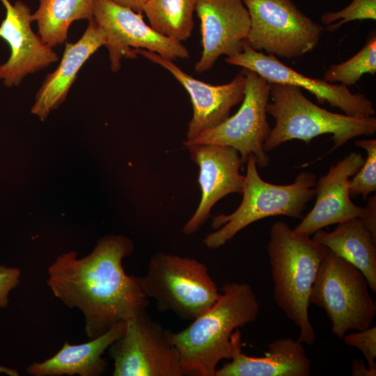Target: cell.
<instances>
[{
    "instance_id": "7402d4cb",
    "label": "cell",
    "mask_w": 376,
    "mask_h": 376,
    "mask_svg": "<svg viewBox=\"0 0 376 376\" xmlns=\"http://www.w3.org/2000/svg\"><path fill=\"white\" fill-rule=\"evenodd\" d=\"M95 0H39V6L32 14L37 22L38 36L54 48L66 42L72 23L93 17Z\"/></svg>"
},
{
    "instance_id": "7c38bea8",
    "label": "cell",
    "mask_w": 376,
    "mask_h": 376,
    "mask_svg": "<svg viewBox=\"0 0 376 376\" xmlns=\"http://www.w3.org/2000/svg\"><path fill=\"white\" fill-rule=\"evenodd\" d=\"M225 61L230 65L255 72L269 83L303 88L314 95L319 104L327 102L348 116L366 118L375 115L373 103L364 95L352 93L342 84L334 85L323 79L309 78L287 66L274 55L252 49L246 40L240 53L226 57Z\"/></svg>"
},
{
    "instance_id": "4fadbf2b",
    "label": "cell",
    "mask_w": 376,
    "mask_h": 376,
    "mask_svg": "<svg viewBox=\"0 0 376 376\" xmlns=\"http://www.w3.org/2000/svg\"><path fill=\"white\" fill-rule=\"evenodd\" d=\"M134 53L168 70L189 95L193 115L188 123L185 141L192 140L201 132L221 124L230 116L231 109L243 100L246 76L242 72L227 84L212 85L191 77L173 61L155 52L138 49Z\"/></svg>"
},
{
    "instance_id": "9c48e42d",
    "label": "cell",
    "mask_w": 376,
    "mask_h": 376,
    "mask_svg": "<svg viewBox=\"0 0 376 376\" xmlns=\"http://www.w3.org/2000/svg\"><path fill=\"white\" fill-rule=\"evenodd\" d=\"M246 76L244 96L238 111L219 125L205 130L183 144H212L235 149L243 164L253 155L258 166L265 167L269 157L264 143L271 127L267 118L269 97V83L255 72L243 68Z\"/></svg>"
},
{
    "instance_id": "d4e9b609",
    "label": "cell",
    "mask_w": 376,
    "mask_h": 376,
    "mask_svg": "<svg viewBox=\"0 0 376 376\" xmlns=\"http://www.w3.org/2000/svg\"><path fill=\"white\" fill-rule=\"evenodd\" d=\"M355 146L363 148L367 155L361 167L349 182V194L352 198L362 196L366 201L376 190V139L357 140Z\"/></svg>"
},
{
    "instance_id": "4316f807",
    "label": "cell",
    "mask_w": 376,
    "mask_h": 376,
    "mask_svg": "<svg viewBox=\"0 0 376 376\" xmlns=\"http://www.w3.org/2000/svg\"><path fill=\"white\" fill-rule=\"evenodd\" d=\"M343 342L357 347L365 357L369 369L376 371V327L358 331L355 333L345 334Z\"/></svg>"
},
{
    "instance_id": "7a4b0ae2",
    "label": "cell",
    "mask_w": 376,
    "mask_h": 376,
    "mask_svg": "<svg viewBox=\"0 0 376 376\" xmlns=\"http://www.w3.org/2000/svg\"><path fill=\"white\" fill-rule=\"evenodd\" d=\"M221 292L185 329L170 331L184 375L214 376L219 363L231 358L233 333L258 316L260 304L249 283H226Z\"/></svg>"
},
{
    "instance_id": "83f0119b",
    "label": "cell",
    "mask_w": 376,
    "mask_h": 376,
    "mask_svg": "<svg viewBox=\"0 0 376 376\" xmlns=\"http://www.w3.org/2000/svg\"><path fill=\"white\" fill-rule=\"evenodd\" d=\"M20 276L18 268L0 265V308L8 306L9 294L19 285Z\"/></svg>"
},
{
    "instance_id": "e0dca14e",
    "label": "cell",
    "mask_w": 376,
    "mask_h": 376,
    "mask_svg": "<svg viewBox=\"0 0 376 376\" xmlns=\"http://www.w3.org/2000/svg\"><path fill=\"white\" fill-rule=\"evenodd\" d=\"M363 162L361 153L352 152L315 182L314 206L293 228L295 233L311 236L330 225L366 217V207L355 205L349 194V178L357 173Z\"/></svg>"
},
{
    "instance_id": "5bb4252c",
    "label": "cell",
    "mask_w": 376,
    "mask_h": 376,
    "mask_svg": "<svg viewBox=\"0 0 376 376\" xmlns=\"http://www.w3.org/2000/svg\"><path fill=\"white\" fill-rule=\"evenodd\" d=\"M6 10L0 24V38L10 47L8 60L0 65V80L8 87L17 86L29 74L36 72L58 60L53 48L31 29L29 6L17 1L0 0Z\"/></svg>"
},
{
    "instance_id": "f546056e",
    "label": "cell",
    "mask_w": 376,
    "mask_h": 376,
    "mask_svg": "<svg viewBox=\"0 0 376 376\" xmlns=\"http://www.w3.org/2000/svg\"><path fill=\"white\" fill-rule=\"evenodd\" d=\"M352 376H375L376 371L366 368L361 359H354L351 363Z\"/></svg>"
},
{
    "instance_id": "6da1fadb",
    "label": "cell",
    "mask_w": 376,
    "mask_h": 376,
    "mask_svg": "<svg viewBox=\"0 0 376 376\" xmlns=\"http://www.w3.org/2000/svg\"><path fill=\"white\" fill-rule=\"evenodd\" d=\"M133 250L127 237L108 235L98 240L90 254L78 258L70 251L48 267L47 285L64 304L83 313L90 339L146 311L149 300L141 277L127 274L122 264Z\"/></svg>"
},
{
    "instance_id": "277c9868",
    "label": "cell",
    "mask_w": 376,
    "mask_h": 376,
    "mask_svg": "<svg viewBox=\"0 0 376 376\" xmlns=\"http://www.w3.org/2000/svg\"><path fill=\"white\" fill-rule=\"evenodd\" d=\"M269 97L272 102L266 111L276 124L264 143L267 152L288 141L299 139L308 144L320 135L331 134L334 146L327 155L353 138L376 131L375 117L357 118L331 112L310 101L295 86L269 83Z\"/></svg>"
},
{
    "instance_id": "44dd1931",
    "label": "cell",
    "mask_w": 376,
    "mask_h": 376,
    "mask_svg": "<svg viewBox=\"0 0 376 376\" xmlns=\"http://www.w3.org/2000/svg\"><path fill=\"white\" fill-rule=\"evenodd\" d=\"M312 239L358 268L376 292V237L361 218L338 224L333 231L320 229Z\"/></svg>"
},
{
    "instance_id": "52a82bcc",
    "label": "cell",
    "mask_w": 376,
    "mask_h": 376,
    "mask_svg": "<svg viewBox=\"0 0 376 376\" xmlns=\"http://www.w3.org/2000/svg\"><path fill=\"white\" fill-rule=\"evenodd\" d=\"M369 288L358 268L328 250L313 283L310 304L325 311L333 334L342 338L348 331L368 329L373 322L376 304Z\"/></svg>"
},
{
    "instance_id": "f1b7e54d",
    "label": "cell",
    "mask_w": 376,
    "mask_h": 376,
    "mask_svg": "<svg viewBox=\"0 0 376 376\" xmlns=\"http://www.w3.org/2000/svg\"><path fill=\"white\" fill-rule=\"evenodd\" d=\"M366 217L362 219L367 228L376 237V197L375 195L368 198Z\"/></svg>"
},
{
    "instance_id": "8fae6325",
    "label": "cell",
    "mask_w": 376,
    "mask_h": 376,
    "mask_svg": "<svg viewBox=\"0 0 376 376\" xmlns=\"http://www.w3.org/2000/svg\"><path fill=\"white\" fill-rule=\"evenodd\" d=\"M106 34L111 69L118 72L123 58H135V49L155 52L173 61L189 58L182 42L157 32L143 19L142 13L119 6L109 0H95L93 17Z\"/></svg>"
},
{
    "instance_id": "5b68a950",
    "label": "cell",
    "mask_w": 376,
    "mask_h": 376,
    "mask_svg": "<svg viewBox=\"0 0 376 376\" xmlns=\"http://www.w3.org/2000/svg\"><path fill=\"white\" fill-rule=\"evenodd\" d=\"M246 163L242 201L233 213L212 217V227L216 230L203 240L209 249L219 248L249 225L266 217L302 219L306 204L315 196L316 177L311 172H300L291 184L275 185L260 178L253 155Z\"/></svg>"
},
{
    "instance_id": "603a6c76",
    "label": "cell",
    "mask_w": 376,
    "mask_h": 376,
    "mask_svg": "<svg viewBox=\"0 0 376 376\" xmlns=\"http://www.w3.org/2000/svg\"><path fill=\"white\" fill-rule=\"evenodd\" d=\"M198 0H148L143 13L160 34L182 42L192 33Z\"/></svg>"
},
{
    "instance_id": "3957f363",
    "label": "cell",
    "mask_w": 376,
    "mask_h": 376,
    "mask_svg": "<svg viewBox=\"0 0 376 376\" xmlns=\"http://www.w3.org/2000/svg\"><path fill=\"white\" fill-rule=\"evenodd\" d=\"M274 283V299L299 330L298 340L313 345L315 329L308 315L310 295L328 249L311 236L294 233L279 221L270 228L267 246Z\"/></svg>"
},
{
    "instance_id": "484cf974",
    "label": "cell",
    "mask_w": 376,
    "mask_h": 376,
    "mask_svg": "<svg viewBox=\"0 0 376 376\" xmlns=\"http://www.w3.org/2000/svg\"><path fill=\"white\" fill-rule=\"evenodd\" d=\"M376 19V0H353L337 12H327L321 16L329 31H334L344 24L354 20Z\"/></svg>"
},
{
    "instance_id": "30bf717a",
    "label": "cell",
    "mask_w": 376,
    "mask_h": 376,
    "mask_svg": "<svg viewBox=\"0 0 376 376\" xmlns=\"http://www.w3.org/2000/svg\"><path fill=\"white\" fill-rule=\"evenodd\" d=\"M113 376H183L170 331L146 312L126 320L124 333L109 347Z\"/></svg>"
},
{
    "instance_id": "9a60e30c",
    "label": "cell",
    "mask_w": 376,
    "mask_h": 376,
    "mask_svg": "<svg viewBox=\"0 0 376 376\" xmlns=\"http://www.w3.org/2000/svg\"><path fill=\"white\" fill-rule=\"evenodd\" d=\"M186 147L191 159L198 166L201 190L200 203L182 228L184 234L191 235L208 219L217 201L230 194H242L245 175L240 172L242 164L240 155L231 147L212 144Z\"/></svg>"
},
{
    "instance_id": "4dcf8cb0",
    "label": "cell",
    "mask_w": 376,
    "mask_h": 376,
    "mask_svg": "<svg viewBox=\"0 0 376 376\" xmlns=\"http://www.w3.org/2000/svg\"><path fill=\"white\" fill-rule=\"evenodd\" d=\"M119 6L129 8L132 10L142 13L143 8L148 0H109ZM143 14V13H142Z\"/></svg>"
},
{
    "instance_id": "ba28073f",
    "label": "cell",
    "mask_w": 376,
    "mask_h": 376,
    "mask_svg": "<svg viewBox=\"0 0 376 376\" xmlns=\"http://www.w3.org/2000/svg\"><path fill=\"white\" fill-rule=\"evenodd\" d=\"M250 17L246 42L256 51L295 58L312 51L323 27L291 0H242Z\"/></svg>"
},
{
    "instance_id": "ac0fdd59",
    "label": "cell",
    "mask_w": 376,
    "mask_h": 376,
    "mask_svg": "<svg viewBox=\"0 0 376 376\" xmlns=\"http://www.w3.org/2000/svg\"><path fill=\"white\" fill-rule=\"evenodd\" d=\"M231 361L217 368L214 376H308L311 361L303 343L292 338L271 342L263 357H251L242 351L241 333L231 336Z\"/></svg>"
},
{
    "instance_id": "d6986e66",
    "label": "cell",
    "mask_w": 376,
    "mask_h": 376,
    "mask_svg": "<svg viewBox=\"0 0 376 376\" xmlns=\"http://www.w3.org/2000/svg\"><path fill=\"white\" fill-rule=\"evenodd\" d=\"M106 43L102 28L92 18L81 37L75 42H65L56 70L47 75L36 94L31 113L44 121L65 102L68 92L84 64Z\"/></svg>"
},
{
    "instance_id": "cb8c5ba5",
    "label": "cell",
    "mask_w": 376,
    "mask_h": 376,
    "mask_svg": "<svg viewBox=\"0 0 376 376\" xmlns=\"http://www.w3.org/2000/svg\"><path fill=\"white\" fill-rule=\"evenodd\" d=\"M376 72V35L373 31L363 47L345 62L333 64L326 70L323 80L340 82L344 86L355 84L363 74Z\"/></svg>"
},
{
    "instance_id": "8992f818",
    "label": "cell",
    "mask_w": 376,
    "mask_h": 376,
    "mask_svg": "<svg viewBox=\"0 0 376 376\" xmlns=\"http://www.w3.org/2000/svg\"><path fill=\"white\" fill-rule=\"evenodd\" d=\"M142 289L159 311H171L193 320L210 308L219 297L207 266L194 259L158 252L150 258Z\"/></svg>"
},
{
    "instance_id": "ffe728a7",
    "label": "cell",
    "mask_w": 376,
    "mask_h": 376,
    "mask_svg": "<svg viewBox=\"0 0 376 376\" xmlns=\"http://www.w3.org/2000/svg\"><path fill=\"white\" fill-rule=\"evenodd\" d=\"M125 326L126 321L120 322L84 343L72 345L65 341L56 354L43 361L31 363L26 372L34 376L101 375L107 367L102 355L124 333Z\"/></svg>"
},
{
    "instance_id": "2e32d148",
    "label": "cell",
    "mask_w": 376,
    "mask_h": 376,
    "mask_svg": "<svg viewBox=\"0 0 376 376\" xmlns=\"http://www.w3.org/2000/svg\"><path fill=\"white\" fill-rule=\"evenodd\" d=\"M196 13L201 21L202 52L194 70H210L219 56L242 51L250 29V17L242 0H198Z\"/></svg>"
}]
</instances>
